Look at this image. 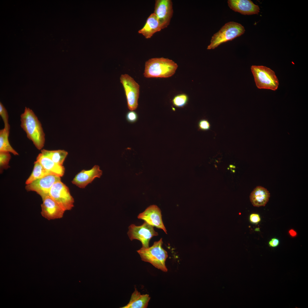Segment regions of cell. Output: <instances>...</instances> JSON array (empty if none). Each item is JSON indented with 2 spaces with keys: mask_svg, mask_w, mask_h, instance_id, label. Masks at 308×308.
Instances as JSON below:
<instances>
[{
  "mask_svg": "<svg viewBox=\"0 0 308 308\" xmlns=\"http://www.w3.org/2000/svg\"><path fill=\"white\" fill-rule=\"evenodd\" d=\"M20 117L21 126L27 137L37 149H41L45 144V135L37 117L32 110L26 107Z\"/></svg>",
  "mask_w": 308,
  "mask_h": 308,
  "instance_id": "1",
  "label": "cell"
},
{
  "mask_svg": "<svg viewBox=\"0 0 308 308\" xmlns=\"http://www.w3.org/2000/svg\"><path fill=\"white\" fill-rule=\"evenodd\" d=\"M178 66L176 63L167 58H152L145 62L143 75L147 78H168L175 73Z\"/></svg>",
  "mask_w": 308,
  "mask_h": 308,
  "instance_id": "2",
  "label": "cell"
},
{
  "mask_svg": "<svg viewBox=\"0 0 308 308\" xmlns=\"http://www.w3.org/2000/svg\"><path fill=\"white\" fill-rule=\"evenodd\" d=\"M162 238L155 242L150 247H142L137 251L139 254L142 260L150 263L156 268L166 272L168 269L165 265V261L168 257L167 252L162 247Z\"/></svg>",
  "mask_w": 308,
  "mask_h": 308,
  "instance_id": "3",
  "label": "cell"
},
{
  "mask_svg": "<svg viewBox=\"0 0 308 308\" xmlns=\"http://www.w3.org/2000/svg\"><path fill=\"white\" fill-rule=\"evenodd\" d=\"M245 31L244 27L241 24L233 21L228 22L212 37L207 49H214L223 43L240 36Z\"/></svg>",
  "mask_w": 308,
  "mask_h": 308,
  "instance_id": "4",
  "label": "cell"
},
{
  "mask_svg": "<svg viewBox=\"0 0 308 308\" xmlns=\"http://www.w3.org/2000/svg\"><path fill=\"white\" fill-rule=\"evenodd\" d=\"M251 69L258 88L274 91L277 89L279 81L273 71L263 66L252 65Z\"/></svg>",
  "mask_w": 308,
  "mask_h": 308,
  "instance_id": "5",
  "label": "cell"
},
{
  "mask_svg": "<svg viewBox=\"0 0 308 308\" xmlns=\"http://www.w3.org/2000/svg\"><path fill=\"white\" fill-rule=\"evenodd\" d=\"M48 196L66 210H71L74 206V199L69 189L61 181L53 185L49 191Z\"/></svg>",
  "mask_w": 308,
  "mask_h": 308,
  "instance_id": "6",
  "label": "cell"
},
{
  "mask_svg": "<svg viewBox=\"0 0 308 308\" xmlns=\"http://www.w3.org/2000/svg\"><path fill=\"white\" fill-rule=\"evenodd\" d=\"M120 79L124 89L128 108L130 110H135L138 105L139 85L127 74L121 75Z\"/></svg>",
  "mask_w": 308,
  "mask_h": 308,
  "instance_id": "7",
  "label": "cell"
},
{
  "mask_svg": "<svg viewBox=\"0 0 308 308\" xmlns=\"http://www.w3.org/2000/svg\"><path fill=\"white\" fill-rule=\"evenodd\" d=\"M127 234L131 241L138 240L142 243V247L146 248L149 247V242L152 238L158 235L153 226L145 221L140 226L131 224L129 227Z\"/></svg>",
  "mask_w": 308,
  "mask_h": 308,
  "instance_id": "8",
  "label": "cell"
},
{
  "mask_svg": "<svg viewBox=\"0 0 308 308\" xmlns=\"http://www.w3.org/2000/svg\"><path fill=\"white\" fill-rule=\"evenodd\" d=\"M60 181V177L54 174H49L27 184L25 189L28 191L36 192L42 199L48 196L49 191L53 185Z\"/></svg>",
  "mask_w": 308,
  "mask_h": 308,
  "instance_id": "9",
  "label": "cell"
},
{
  "mask_svg": "<svg viewBox=\"0 0 308 308\" xmlns=\"http://www.w3.org/2000/svg\"><path fill=\"white\" fill-rule=\"evenodd\" d=\"M154 13L158 19L162 29L167 28L169 24L173 14L171 0H156Z\"/></svg>",
  "mask_w": 308,
  "mask_h": 308,
  "instance_id": "10",
  "label": "cell"
},
{
  "mask_svg": "<svg viewBox=\"0 0 308 308\" xmlns=\"http://www.w3.org/2000/svg\"><path fill=\"white\" fill-rule=\"evenodd\" d=\"M42 199L41 214L43 217L50 220L61 218L63 217L66 210L57 202L48 196Z\"/></svg>",
  "mask_w": 308,
  "mask_h": 308,
  "instance_id": "11",
  "label": "cell"
},
{
  "mask_svg": "<svg viewBox=\"0 0 308 308\" xmlns=\"http://www.w3.org/2000/svg\"><path fill=\"white\" fill-rule=\"evenodd\" d=\"M137 218L154 227L163 230L167 234V231L162 218L161 211L156 205H153L148 207L143 212L140 213Z\"/></svg>",
  "mask_w": 308,
  "mask_h": 308,
  "instance_id": "12",
  "label": "cell"
},
{
  "mask_svg": "<svg viewBox=\"0 0 308 308\" xmlns=\"http://www.w3.org/2000/svg\"><path fill=\"white\" fill-rule=\"evenodd\" d=\"M102 172L99 166L94 165L90 170L81 171L76 175L72 183L79 188H84L96 178H100Z\"/></svg>",
  "mask_w": 308,
  "mask_h": 308,
  "instance_id": "13",
  "label": "cell"
},
{
  "mask_svg": "<svg viewBox=\"0 0 308 308\" xmlns=\"http://www.w3.org/2000/svg\"><path fill=\"white\" fill-rule=\"evenodd\" d=\"M229 7L233 11L244 15L258 14L259 7L250 0H228Z\"/></svg>",
  "mask_w": 308,
  "mask_h": 308,
  "instance_id": "14",
  "label": "cell"
},
{
  "mask_svg": "<svg viewBox=\"0 0 308 308\" xmlns=\"http://www.w3.org/2000/svg\"><path fill=\"white\" fill-rule=\"evenodd\" d=\"M162 29L157 17L154 13L151 14L147 18L144 26L138 31L146 38H151L156 33Z\"/></svg>",
  "mask_w": 308,
  "mask_h": 308,
  "instance_id": "15",
  "label": "cell"
},
{
  "mask_svg": "<svg viewBox=\"0 0 308 308\" xmlns=\"http://www.w3.org/2000/svg\"><path fill=\"white\" fill-rule=\"evenodd\" d=\"M38 161L46 171L60 177L62 176L65 169L62 165L56 163L48 157L40 153L36 158Z\"/></svg>",
  "mask_w": 308,
  "mask_h": 308,
  "instance_id": "16",
  "label": "cell"
},
{
  "mask_svg": "<svg viewBox=\"0 0 308 308\" xmlns=\"http://www.w3.org/2000/svg\"><path fill=\"white\" fill-rule=\"evenodd\" d=\"M270 197V193L267 189L259 186L252 192L250 198L254 206L260 207L265 206L268 202Z\"/></svg>",
  "mask_w": 308,
  "mask_h": 308,
  "instance_id": "17",
  "label": "cell"
},
{
  "mask_svg": "<svg viewBox=\"0 0 308 308\" xmlns=\"http://www.w3.org/2000/svg\"><path fill=\"white\" fill-rule=\"evenodd\" d=\"M150 298L149 295H141L135 288L128 303L126 305L120 308H146L148 307Z\"/></svg>",
  "mask_w": 308,
  "mask_h": 308,
  "instance_id": "18",
  "label": "cell"
},
{
  "mask_svg": "<svg viewBox=\"0 0 308 308\" xmlns=\"http://www.w3.org/2000/svg\"><path fill=\"white\" fill-rule=\"evenodd\" d=\"M51 174H52L45 170L38 161H36L34 162L32 172L26 180L25 184H29L37 179Z\"/></svg>",
  "mask_w": 308,
  "mask_h": 308,
  "instance_id": "19",
  "label": "cell"
},
{
  "mask_svg": "<svg viewBox=\"0 0 308 308\" xmlns=\"http://www.w3.org/2000/svg\"><path fill=\"white\" fill-rule=\"evenodd\" d=\"M9 130L4 128L0 130V151H7L15 155H19L9 143L8 139Z\"/></svg>",
  "mask_w": 308,
  "mask_h": 308,
  "instance_id": "20",
  "label": "cell"
},
{
  "mask_svg": "<svg viewBox=\"0 0 308 308\" xmlns=\"http://www.w3.org/2000/svg\"><path fill=\"white\" fill-rule=\"evenodd\" d=\"M41 153L55 163L62 165L68 153L64 150H58L50 151L43 149Z\"/></svg>",
  "mask_w": 308,
  "mask_h": 308,
  "instance_id": "21",
  "label": "cell"
},
{
  "mask_svg": "<svg viewBox=\"0 0 308 308\" xmlns=\"http://www.w3.org/2000/svg\"><path fill=\"white\" fill-rule=\"evenodd\" d=\"M188 101V96L184 94H181L175 96L172 100L173 105L179 108L184 107L187 104Z\"/></svg>",
  "mask_w": 308,
  "mask_h": 308,
  "instance_id": "22",
  "label": "cell"
},
{
  "mask_svg": "<svg viewBox=\"0 0 308 308\" xmlns=\"http://www.w3.org/2000/svg\"><path fill=\"white\" fill-rule=\"evenodd\" d=\"M10 153L7 151H0V167L1 169L8 168L9 163L11 158Z\"/></svg>",
  "mask_w": 308,
  "mask_h": 308,
  "instance_id": "23",
  "label": "cell"
},
{
  "mask_svg": "<svg viewBox=\"0 0 308 308\" xmlns=\"http://www.w3.org/2000/svg\"><path fill=\"white\" fill-rule=\"evenodd\" d=\"M0 115L4 124V128L10 129V126L9 123L8 113L6 109L1 102H0Z\"/></svg>",
  "mask_w": 308,
  "mask_h": 308,
  "instance_id": "24",
  "label": "cell"
},
{
  "mask_svg": "<svg viewBox=\"0 0 308 308\" xmlns=\"http://www.w3.org/2000/svg\"><path fill=\"white\" fill-rule=\"evenodd\" d=\"M126 118L128 122L130 123H133L137 121L138 116L135 112L130 110L127 113Z\"/></svg>",
  "mask_w": 308,
  "mask_h": 308,
  "instance_id": "25",
  "label": "cell"
},
{
  "mask_svg": "<svg viewBox=\"0 0 308 308\" xmlns=\"http://www.w3.org/2000/svg\"><path fill=\"white\" fill-rule=\"evenodd\" d=\"M198 125L199 129L202 131L208 130L210 127V123L208 120L206 119H202L200 120Z\"/></svg>",
  "mask_w": 308,
  "mask_h": 308,
  "instance_id": "26",
  "label": "cell"
},
{
  "mask_svg": "<svg viewBox=\"0 0 308 308\" xmlns=\"http://www.w3.org/2000/svg\"><path fill=\"white\" fill-rule=\"evenodd\" d=\"M250 220L252 223L257 224L261 220V218L259 214L256 213H253L250 216Z\"/></svg>",
  "mask_w": 308,
  "mask_h": 308,
  "instance_id": "27",
  "label": "cell"
},
{
  "mask_svg": "<svg viewBox=\"0 0 308 308\" xmlns=\"http://www.w3.org/2000/svg\"><path fill=\"white\" fill-rule=\"evenodd\" d=\"M269 246L272 248H275L278 246L279 244V240L277 238L271 239L268 242Z\"/></svg>",
  "mask_w": 308,
  "mask_h": 308,
  "instance_id": "28",
  "label": "cell"
},
{
  "mask_svg": "<svg viewBox=\"0 0 308 308\" xmlns=\"http://www.w3.org/2000/svg\"><path fill=\"white\" fill-rule=\"evenodd\" d=\"M288 233L290 236L292 237H295L297 235V232L293 229H290L288 231Z\"/></svg>",
  "mask_w": 308,
  "mask_h": 308,
  "instance_id": "29",
  "label": "cell"
}]
</instances>
